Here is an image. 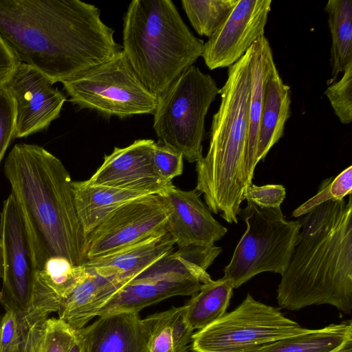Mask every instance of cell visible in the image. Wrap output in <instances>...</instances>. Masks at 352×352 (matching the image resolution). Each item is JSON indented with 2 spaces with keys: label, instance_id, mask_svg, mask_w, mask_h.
Listing matches in <instances>:
<instances>
[{
  "label": "cell",
  "instance_id": "6da1fadb",
  "mask_svg": "<svg viewBox=\"0 0 352 352\" xmlns=\"http://www.w3.org/2000/svg\"><path fill=\"white\" fill-rule=\"evenodd\" d=\"M94 5L79 0H0V36L20 63L63 82L122 50Z\"/></svg>",
  "mask_w": 352,
  "mask_h": 352
},
{
  "label": "cell",
  "instance_id": "7a4b0ae2",
  "mask_svg": "<svg viewBox=\"0 0 352 352\" xmlns=\"http://www.w3.org/2000/svg\"><path fill=\"white\" fill-rule=\"evenodd\" d=\"M4 173L23 216L36 270L53 257L83 264L87 236L61 161L42 146L17 144L6 159Z\"/></svg>",
  "mask_w": 352,
  "mask_h": 352
},
{
  "label": "cell",
  "instance_id": "3957f363",
  "mask_svg": "<svg viewBox=\"0 0 352 352\" xmlns=\"http://www.w3.org/2000/svg\"><path fill=\"white\" fill-rule=\"evenodd\" d=\"M300 230L276 299L296 311L327 304L352 311V197L330 200L299 217Z\"/></svg>",
  "mask_w": 352,
  "mask_h": 352
},
{
  "label": "cell",
  "instance_id": "277c9868",
  "mask_svg": "<svg viewBox=\"0 0 352 352\" xmlns=\"http://www.w3.org/2000/svg\"><path fill=\"white\" fill-rule=\"evenodd\" d=\"M251 47L228 70L219 89L221 103L214 114L205 157L196 162L197 186L211 212L229 223L238 215L247 188L245 162L249 128Z\"/></svg>",
  "mask_w": 352,
  "mask_h": 352
},
{
  "label": "cell",
  "instance_id": "5b68a950",
  "mask_svg": "<svg viewBox=\"0 0 352 352\" xmlns=\"http://www.w3.org/2000/svg\"><path fill=\"white\" fill-rule=\"evenodd\" d=\"M122 45L138 78L159 98L202 56L204 42L171 0H133L124 16Z\"/></svg>",
  "mask_w": 352,
  "mask_h": 352
},
{
  "label": "cell",
  "instance_id": "8992f818",
  "mask_svg": "<svg viewBox=\"0 0 352 352\" xmlns=\"http://www.w3.org/2000/svg\"><path fill=\"white\" fill-rule=\"evenodd\" d=\"M221 252L222 248L216 245L179 248L133 277L95 316L120 311L139 313L170 297L195 295L202 284L212 280L207 269Z\"/></svg>",
  "mask_w": 352,
  "mask_h": 352
},
{
  "label": "cell",
  "instance_id": "52a82bcc",
  "mask_svg": "<svg viewBox=\"0 0 352 352\" xmlns=\"http://www.w3.org/2000/svg\"><path fill=\"white\" fill-rule=\"evenodd\" d=\"M213 78L192 65L159 97L153 114L157 143L193 163L203 156L205 118L219 94Z\"/></svg>",
  "mask_w": 352,
  "mask_h": 352
},
{
  "label": "cell",
  "instance_id": "ba28073f",
  "mask_svg": "<svg viewBox=\"0 0 352 352\" xmlns=\"http://www.w3.org/2000/svg\"><path fill=\"white\" fill-rule=\"evenodd\" d=\"M238 216L245 223L246 230L224 268L223 278L235 289L262 272L282 275L294 252L300 221L286 220L280 207L260 208L251 201H247Z\"/></svg>",
  "mask_w": 352,
  "mask_h": 352
},
{
  "label": "cell",
  "instance_id": "9c48e42d",
  "mask_svg": "<svg viewBox=\"0 0 352 352\" xmlns=\"http://www.w3.org/2000/svg\"><path fill=\"white\" fill-rule=\"evenodd\" d=\"M62 83L72 102L107 117L153 115L159 102L138 78L122 50Z\"/></svg>",
  "mask_w": 352,
  "mask_h": 352
},
{
  "label": "cell",
  "instance_id": "30bf717a",
  "mask_svg": "<svg viewBox=\"0 0 352 352\" xmlns=\"http://www.w3.org/2000/svg\"><path fill=\"white\" fill-rule=\"evenodd\" d=\"M279 309L250 294L232 311L192 335V352H256L305 330Z\"/></svg>",
  "mask_w": 352,
  "mask_h": 352
},
{
  "label": "cell",
  "instance_id": "8fae6325",
  "mask_svg": "<svg viewBox=\"0 0 352 352\" xmlns=\"http://www.w3.org/2000/svg\"><path fill=\"white\" fill-rule=\"evenodd\" d=\"M168 214V203L161 194L122 205L87 236L86 261L166 232Z\"/></svg>",
  "mask_w": 352,
  "mask_h": 352
},
{
  "label": "cell",
  "instance_id": "7c38bea8",
  "mask_svg": "<svg viewBox=\"0 0 352 352\" xmlns=\"http://www.w3.org/2000/svg\"><path fill=\"white\" fill-rule=\"evenodd\" d=\"M4 271L0 301L6 311L25 317L29 310L36 268L23 216L14 195L4 201L0 218Z\"/></svg>",
  "mask_w": 352,
  "mask_h": 352
},
{
  "label": "cell",
  "instance_id": "4fadbf2b",
  "mask_svg": "<svg viewBox=\"0 0 352 352\" xmlns=\"http://www.w3.org/2000/svg\"><path fill=\"white\" fill-rule=\"evenodd\" d=\"M43 74L19 62L3 85L14 100L15 138H23L47 128L60 114L65 95Z\"/></svg>",
  "mask_w": 352,
  "mask_h": 352
},
{
  "label": "cell",
  "instance_id": "5bb4252c",
  "mask_svg": "<svg viewBox=\"0 0 352 352\" xmlns=\"http://www.w3.org/2000/svg\"><path fill=\"white\" fill-rule=\"evenodd\" d=\"M271 0H238L223 24L204 43L202 57L211 70L229 67L264 36Z\"/></svg>",
  "mask_w": 352,
  "mask_h": 352
},
{
  "label": "cell",
  "instance_id": "9a60e30c",
  "mask_svg": "<svg viewBox=\"0 0 352 352\" xmlns=\"http://www.w3.org/2000/svg\"><path fill=\"white\" fill-rule=\"evenodd\" d=\"M155 142L135 140L130 145L115 147L94 174L87 180L95 185L136 191L147 195L162 194L172 184L162 179L153 164Z\"/></svg>",
  "mask_w": 352,
  "mask_h": 352
},
{
  "label": "cell",
  "instance_id": "2e32d148",
  "mask_svg": "<svg viewBox=\"0 0 352 352\" xmlns=\"http://www.w3.org/2000/svg\"><path fill=\"white\" fill-rule=\"evenodd\" d=\"M161 195L169 208L166 230L179 248L212 246L227 233V228L213 217L196 189L183 190L172 183Z\"/></svg>",
  "mask_w": 352,
  "mask_h": 352
},
{
  "label": "cell",
  "instance_id": "e0dca14e",
  "mask_svg": "<svg viewBox=\"0 0 352 352\" xmlns=\"http://www.w3.org/2000/svg\"><path fill=\"white\" fill-rule=\"evenodd\" d=\"M77 331L82 352H148V330L138 312L100 316Z\"/></svg>",
  "mask_w": 352,
  "mask_h": 352
},
{
  "label": "cell",
  "instance_id": "ac0fdd59",
  "mask_svg": "<svg viewBox=\"0 0 352 352\" xmlns=\"http://www.w3.org/2000/svg\"><path fill=\"white\" fill-rule=\"evenodd\" d=\"M83 264L74 265L62 257L48 259L43 268L35 271L29 310L24 317L30 324L58 311L60 306L83 275Z\"/></svg>",
  "mask_w": 352,
  "mask_h": 352
},
{
  "label": "cell",
  "instance_id": "d6986e66",
  "mask_svg": "<svg viewBox=\"0 0 352 352\" xmlns=\"http://www.w3.org/2000/svg\"><path fill=\"white\" fill-rule=\"evenodd\" d=\"M175 243L166 231L83 264L106 276L129 282L140 272L173 252Z\"/></svg>",
  "mask_w": 352,
  "mask_h": 352
},
{
  "label": "cell",
  "instance_id": "ffe728a7",
  "mask_svg": "<svg viewBox=\"0 0 352 352\" xmlns=\"http://www.w3.org/2000/svg\"><path fill=\"white\" fill-rule=\"evenodd\" d=\"M80 280L63 299L58 318L78 330L96 317V311L126 282L106 276L87 267Z\"/></svg>",
  "mask_w": 352,
  "mask_h": 352
},
{
  "label": "cell",
  "instance_id": "44dd1931",
  "mask_svg": "<svg viewBox=\"0 0 352 352\" xmlns=\"http://www.w3.org/2000/svg\"><path fill=\"white\" fill-rule=\"evenodd\" d=\"M250 63L251 86L249 108V128L245 162L247 186L252 184L256 162L257 140L265 91L272 69L276 65L268 40L259 37L252 45Z\"/></svg>",
  "mask_w": 352,
  "mask_h": 352
},
{
  "label": "cell",
  "instance_id": "7402d4cb",
  "mask_svg": "<svg viewBox=\"0 0 352 352\" xmlns=\"http://www.w3.org/2000/svg\"><path fill=\"white\" fill-rule=\"evenodd\" d=\"M77 214L87 236L110 214L122 205L147 194L95 185L87 180L72 182Z\"/></svg>",
  "mask_w": 352,
  "mask_h": 352
},
{
  "label": "cell",
  "instance_id": "603a6c76",
  "mask_svg": "<svg viewBox=\"0 0 352 352\" xmlns=\"http://www.w3.org/2000/svg\"><path fill=\"white\" fill-rule=\"evenodd\" d=\"M290 87L284 83L275 65L268 80L257 140L256 162L263 160L284 133L291 116Z\"/></svg>",
  "mask_w": 352,
  "mask_h": 352
},
{
  "label": "cell",
  "instance_id": "cb8c5ba5",
  "mask_svg": "<svg viewBox=\"0 0 352 352\" xmlns=\"http://www.w3.org/2000/svg\"><path fill=\"white\" fill-rule=\"evenodd\" d=\"M256 352H352V322L306 329L270 343Z\"/></svg>",
  "mask_w": 352,
  "mask_h": 352
},
{
  "label": "cell",
  "instance_id": "d4e9b609",
  "mask_svg": "<svg viewBox=\"0 0 352 352\" xmlns=\"http://www.w3.org/2000/svg\"><path fill=\"white\" fill-rule=\"evenodd\" d=\"M149 333L148 352H191L193 330L185 307H173L144 318Z\"/></svg>",
  "mask_w": 352,
  "mask_h": 352
},
{
  "label": "cell",
  "instance_id": "484cf974",
  "mask_svg": "<svg viewBox=\"0 0 352 352\" xmlns=\"http://www.w3.org/2000/svg\"><path fill=\"white\" fill-rule=\"evenodd\" d=\"M232 283L224 278L201 285L185 307V317L190 327L202 329L226 313L233 294Z\"/></svg>",
  "mask_w": 352,
  "mask_h": 352
},
{
  "label": "cell",
  "instance_id": "4316f807",
  "mask_svg": "<svg viewBox=\"0 0 352 352\" xmlns=\"http://www.w3.org/2000/svg\"><path fill=\"white\" fill-rule=\"evenodd\" d=\"M324 11L331 35V76L327 81L329 85L352 63V1L329 0Z\"/></svg>",
  "mask_w": 352,
  "mask_h": 352
},
{
  "label": "cell",
  "instance_id": "83f0119b",
  "mask_svg": "<svg viewBox=\"0 0 352 352\" xmlns=\"http://www.w3.org/2000/svg\"><path fill=\"white\" fill-rule=\"evenodd\" d=\"M238 0H182L188 20L200 36H211L228 18Z\"/></svg>",
  "mask_w": 352,
  "mask_h": 352
},
{
  "label": "cell",
  "instance_id": "f1b7e54d",
  "mask_svg": "<svg viewBox=\"0 0 352 352\" xmlns=\"http://www.w3.org/2000/svg\"><path fill=\"white\" fill-rule=\"evenodd\" d=\"M76 338V330L59 318L40 322L36 352H69Z\"/></svg>",
  "mask_w": 352,
  "mask_h": 352
},
{
  "label": "cell",
  "instance_id": "f546056e",
  "mask_svg": "<svg viewBox=\"0 0 352 352\" xmlns=\"http://www.w3.org/2000/svg\"><path fill=\"white\" fill-rule=\"evenodd\" d=\"M352 194V166H349L336 177L324 180L318 192L292 212V217H300L317 206L330 200H340Z\"/></svg>",
  "mask_w": 352,
  "mask_h": 352
},
{
  "label": "cell",
  "instance_id": "4dcf8cb0",
  "mask_svg": "<svg viewBox=\"0 0 352 352\" xmlns=\"http://www.w3.org/2000/svg\"><path fill=\"white\" fill-rule=\"evenodd\" d=\"M324 94L340 121L349 124L352 121V63L346 67L340 80L328 86Z\"/></svg>",
  "mask_w": 352,
  "mask_h": 352
},
{
  "label": "cell",
  "instance_id": "1f68e13d",
  "mask_svg": "<svg viewBox=\"0 0 352 352\" xmlns=\"http://www.w3.org/2000/svg\"><path fill=\"white\" fill-rule=\"evenodd\" d=\"M32 326L17 312L6 311L0 318V352H11L16 349Z\"/></svg>",
  "mask_w": 352,
  "mask_h": 352
},
{
  "label": "cell",
  "instance_id": "d6a6232c",
  "mask_svg": "<svg viewBox=\"0 0 352 352\" xmlns=\"http://www.w3.org/2000/svg\"><path fill=\"white\" fill-rule=\"evenodd\" d=\"M153 164L159 175L168 182L182 174L184 157L182 154L157 142L153 148Z\"/></svg>",
  "mask_w": 352,
  "mask_h": 352
},
{
  "label": "cell",
  "instance_id": "836d02e7",
  "mask_svg": "<svg viewBox=\"0 0 352 352\" xmlns=\"http://www.w3.org/2000/svg\"><path fill=\"white\" fill-rule=\"evenodd\" d=\"M16 111L14 100L3 85L0 86V163L14 135Z\"/></svg>",
  "mask_w": 352,
  "mask_h": 352
},
{
  "label": "cell",
  "instance_id": "e575fe53",
  "mask_svg": "<svg viewBox=\"0 0 352 352\" xmlns=\"http://www.w3.org/2000/svg\"><path fill=\"white\" fill-rule=\"evenodd\" d=\"M286 197L285 187L280 184H267L261 186L254 184L247 186L243 199L251 201L260 208H277Z\"/></svg>",
  "mask_w": 352,
  "mask_h": 352
},
{
  "label": "cell",
  "instance_id": "d590c367",
  "mask_svg": "<svg viewBox=\"0 0 352 352\" xmlns=\"http://www.w3.org/2000/svg\"><path fill=\"white\" fill-rule=\"evenodd\" d=\"M19 61L0 36V85L9 78Z\"/></svg>",
  "mask_w": 352,
  "mask_h": 352
},
{
  "label": "cell",
  "instance_id": "8d00e7d4",
  "mask_svg": "<svg viewBox=\"0 0 352 352\" xmlns=\"http://www.w3.org/2000/svg\"><path fill=\"white\" fill-rule=\"evenodd\" d=\"M39 322L28 329L21 343L11 352H36Z\"/></svg>",
  "mask_w": 352,
  "mask_h": 352
},
{
  "label": "cell",
  "instance_id": "74e56055",
  "mask_svg": "<svg viewBox=\"0 0 352 352\" xmlns=\"http://www.w3.org/2000/svg\"><path fill=\"white\" fill-rule=\"evenodd\" d=\"M69 352H82V341L76 330V340Z\"/></svg>",
  "mask_w": 352,
  "mask_h": 352
},
{
  "label": "cell",
  "instance_id": "f35d334b",
  "mask_svg": "<svg viewBox=\"0 0 352 352\" xmlns=\"http://www.w3.org/2000/svg\"><path fill=\"white\" fill-rule=\"evenodd\" d=\"M4 271L3 250L0 239V278H3Z\"/></svg>",
  "mask_w": 352,
  "mask_h": 352
},
{
  "label": "cell",
  "instance_id": "ab89813d",
  "mask_svg": "<svg viewBox=\"0 0 352 352\" xmlns=\"http://www.w3.org/2000/svg\"><path fill=\"white\" fill-rule=\"evenodd\" d=\"M1 86V85H0Z\"/></svg>",
  "mask_w": 352,
  "mask_h": 352
}]
</instances>
